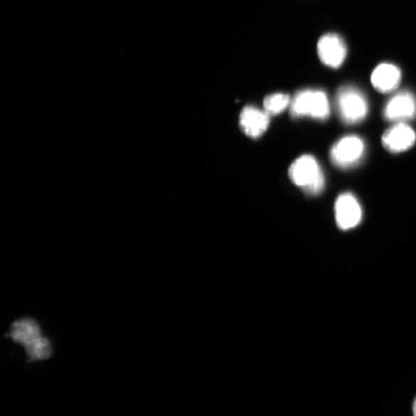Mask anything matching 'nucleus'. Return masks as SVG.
I'll return each instance as SVG.
<instances>
[{"instance_id": "obj_6", "label": "nucleus", "mask_w": 416, "mask_h": 416, "mask_svg": "<svg viewBox=\"0 0 416 416\" xmlns=\"http://www.w3.org/2000/svg\"><path fill=\"white\" fill-rule=\"evenodd\" d=\"M317 50L321 61L326 66L334 69L339 68L343 64L347 55L345 41L335 33L322 36L318 43Z\"/></svg>"}, {"instance_id": "obj_3", "label": "nucleus", "mask_w": 416, "mask_h": 416, "mask_svg": "<svg viewBox=\"0 0 416 416\" xmlns=\"http://www.w3.org/2000/svg\"><path fill=\"white\" fill-rule=\"evenodd\" d=\"M291 114L294 117H310L325 120L330 116L327 95L321 90H303L291 101Z\"/></svg>"}, {"instance_id": "obj_4", "label": "nucleus", "mask_w": 416, "mask_h": 416, "mask_svg": "<svg viewBox=\"0 0 416 416\" xmlns=\"http://www.w3.org/2000/svg\"><path fill=\"white\" fill-rule=\"evenodd\" d=\"M366 152V144L362 138L348 135L341 137L330 151L333 164L341 169L353 168L362 161Z\"/></svg>"}, {"instance_id": "obj_2", "label": "nucleus", "mask_w": 416, "mask_h": 416, "mask_svg": "<svg viewBox=\"0 0 416 416\" xmlns=\"http://www.w3.org/2000/svg\"><path fill=\"white\" fill-rule=\"evenodd\" d=\"M336 107L342 122L347 124L362 122L369 110L368 100L363 91L351 85L338 90Z\"/></svg>"}, {"instance_id": "obj_12", "label": "nucleus", "mask_w": 416, "mask_h": 416, "mask_svg": "<svg viewBox=\"0 0 416 416\" xmlns=\"http://www.w3.org/2000/svg\"><path fill=\"white\" fill-rule=\"evenodd\" d=\"M291 98L288 95L274 94L265 97L264 107L270 115H277L291 105Z\"/></svg>"}, {"instance_id": "obj_10", "label": "nucleus", "mask_w": 416, "mask_h": 416, "mask_svg": "<svg viewBox=\"0 0 416 416\" xmlns=\"http://www.w3.org/2000/svg\"><path fill=\"white\" fill-rule=\"evenodd\" d=\"M402 73L399 68L392 63L378 65L372 73L373 87L382 94H388L400 86Z\"/></svg>"}, {"instance_id": "obj_11", "label": "nucleus", "mask_w": 416, "mask_h": 416, "mask_svg": "<svg viewBox=\"0 0 416 416\" xmlns=\"http://www.w3.org/2000/svg\"><path fill=\"white\" fill-rule=\"evenodd\" d=\"M11 336L14 341L25 348L43 336L38 324L31 319H23L14 322Z\"/></svg>"}, {"instance_id": "obj_13", "label": "nucleus", "mask_w": 416, "mask_h": 416, "mask_svg": "<svg viewBox=\"0 0 416 416\" xmlns=\"http://www.w3.org/2000/svg\"><path fill=\"white\" fill-rule=\"evenodd\" d=\"M28 358L32 362L48 359L52 354V347L50 341L42 336L33 344L25 348Z\"/></svg>"}, {"instance_id": "obj_5", "label": "nucleus", "mask_w": 416, "mask_h": 416, "mask_svg": "<svg viewBox=\"0 0 416 416\" xmlns=\"http://www.w3.org/2000/svg\"><path fill=\"white\" fill-rule=\"evenodd\" d=\"M384 117L388 122L404 123L416 116V98L408 90L397 92L384 108Z\"/></svg>"}, {"instance_id": "obj_8", "label": "nucleus", "mask_w": 416, "mask_h": 416, "mask_svg": "<svg viewBox=\"0 0 416 416\" xmlns=\"http://www.w3.org/2000/svg\"><path fill=\"white\" fill-rule=\"evenodd\" d=\"M414 129L405 123H396L383 134L382 142L388 151L393 154L405 152L415 144Z\"/></svg>"}, {"instance_id": "obj_7", "label": "nucleus", "mask_w": 416, "mask_h": 416, "mask_svg": "<svg viewBox=\"0 0 416 416\" xmlns=\"http://www.w3.org/2000/svg\"><path fill=\"white\" fill-rule=\"evenodd\" d=\"M336 219L342 230L354 228L363 218V210L356 198L351 193L340 194L336 201Z\"/></svg>"}, {"instance_id": "obj_1", "label": "nucleus", "mask_w": 416, "mask_h": 416, "mask_svg": "<svg viewBox=\"0 0 416 416\" xmlns=\"http://www.w3.org/2000/svg\"><path fill=\"white\" fill-rule=\"evenodd\" d=\"M289 174L291 181L309 196H318L325 188V175L313 156L299 157L291 165Z\"/></svg>"}, {"instance_id": "obj_14", "label": "nucleus", "mask_w": 416, "mask_h": 416, "mask_svg": "<svg viewBox=\"0 0 416 416\" xmlns=\"http://www.w3.org/2000/svg\"><path fill=\"white\" fill-rule=\"evenodd\" d=\"M412 411H413L414 416H416V398H415L414 402H413V405H412Z\"/></svg>"}, {"instance_id": "obj_9", "label": "nucleus", "mask_w": 416, "mask_h": 416, "mask_svg": "<svg viewBox=\"0 0 416 416\" xmlns=\"http://www.w3.org/2000/svg\"><path fill=\"white\" fill-rule=\"evenodd\" d=\"M270 124V115L265 110L248 106L240 116V125L248 137L258 138L263 135Z\"/></svg>"}]
</instances>
